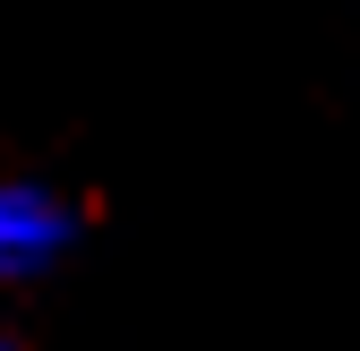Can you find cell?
<instances>
[{"mask_svg":"<svg viewBox=\"0 0 360 351\" xmlns=\"http://www.w3.org/2000/svg\"><path fill=\"white\" fill-rule=\"evenodd\" d=\"M77 249V206L43 180H0V283H34Z\"/></svg>","mask_w":360,"mask_h":351,"instance_id":"1","label":"cell"},{"mask_svg":"<svg viewBox=\"0 0 360 351\" xmlns=\"http://www.w3.org/2000/svg\"><path fill=\"white\" fill-rule=\"evenodd\" d=\"M0 351H18V343H9V334H0Z\"/></svg>","mask_w":360,"mask_h":351,"instance_id":"2","label":"cell"}]
</instances>
